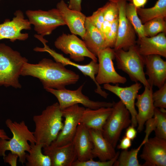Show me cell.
I'll return each instance as SVG.
<instances>
[{
  "label": "cell",
  "mask_w": 166,
  "mask_h": 166,
  "mask_svg": "<svg viewBox=\"0 0 166 166\" xmlns=\"http://www.w3.org/2000/svg\"><path fill=\"white\" fill-rule=\"evenodd\" d=\"M125 14L127 18L137 34L139 38L145 37L143 24L137 14L136 8L132 3H127Z\"/></svg>",
  "instance_id": "f546056e"
},
{
  "label": "cell",
  "mask_w": 166,
  "mask_h": 166,
  "mask_svg": "<svg viewBox=\"0 0 166 166\" xmlns=\"http://www.w3.org/2000/svg\"><path fill=\"white\" fill-rule=\"evenodd\" d=\"M153 87H144L142 93L137 95L135 105L138 109L136 117L137 130L140 132L143 130L146 121L152 117L155 107L152 98Z\"/></svg>",
  "instance_id": "ffe728a7"
},
{
  "label": "cell",
  "mask_w": 166,
  "mask_h": 166,
  "mask_svg": "<svg viewBox=\"0 0 166 166\" xmlns=\"http://www.w3.org/2000/svg\"><path fill=\"white\" fill-rule=\"evenodd\" d=\"M85 109L76 104L61 110L65 118L63 128L51 145L61 146L72 142Z\"/></svg>",
  "instance_id": "30bf717a"
},
{
  "label": "cell",
  "mask_w": 166,
  "mask_h": 166,
  "mask_svg": "<svg viewBox=\"0 0 166 166\" xmlns=\"http://www.w3.org/2000/svg\"><path fill=\"white\" fill-rule=\"evenodd\" d=\"M132 145V140L126 136H124L120 141L117 148L123 150H128Z\"/></svg>",
  "instance_id": "74e56055"
},
{
  "label": "cell",
  "mask_w": 166,
  "mask_h": 166,
  "mask_svg": "<svg viewBox=\"0 0 166 166\" xmlns=\"http://www.w3.org/2000/svg\"><path fill=\"white\" fill-rule=\"evenodd\" d=\"M100 8L104 17V22L101 32L105 38V36L109 30L112 23L118 18V9L116 3L112 0H108L104 5Z\"/></svg>",
  "instance_id": "83f0119b"
},
{
  "label": "cell",
  "mask_w": 166,
  "mask_h": 166,
  "mask_svg": "<svg viewBox=\"0 0 166 166\" xmlns=\"http://www.w3.org/2000/svg\"><path fill=\"white\" fill-rule=\"evenodd\" d=\"M87 19L101 32L104 22V17L100 8L94 12L91 15L87 17Z\"/></svg>",
  "instance_id": "d590c367"
},
{
  "label": "cell",
  "mask_w": 166,
  "mask_h": 166,
  "mask_svg": "<svg viewBox=\"0 0 166 166\" xmlns=\"http://www.w3.org/2000/svg\"><path fill=\"white\" fill-rule=\"evenodd\" d=\"M21 75L38 78L45 89H64L67 86L76 84L80 78L78 74L66 69L61 63L47 58L36 64L26 63Z\"/></svg>",
  "instance_id": "6da1fadb"
},
{
  "label": "cell",
  "mask_w": 166,
  "mask_h": 166,
  "mask_svg": "<svg viewBox=\"0 0 166 166\" xmlns=\"http://www.w3.org/2000/svg\"><path fill=\"white\" fill-rule=\"evenodd\" d=\"M18 158V156L17 154L10 152L6 155L3 157V159L5 163L8 164L10 166H16Z\"/></svg>",
  "instance_id": "8d00e7d4"
},
{
  "label": "cell",
  "mask_w": 166,
  "mask_h": 166,
  "mask_svg": "<svg viewBox=\"0 0 166 166\" xmlns=\"http://www.w3.org/2000/svg\"><path fill=\"white\" fill-rule=\"evenodd\" d=\"M54 44L57 49L69 54L70 58L74 61H82L86 57L97 61V57L89 50L83 40L76 35L63 33L56 39Z\"/></svg>",
  "instance_id": "8fae6325"
},
{
  "label": "cell",
  "mask_w": 166,
  "mask_h": 166,
  "mask_svg": "<svg viewBox=\"0 0 166 166\" xmlns=\"http://www.w3.org/2000/svg\"><path fill=\"white\" fill-rule=\"evenodd\" d=\"M56 8L71 34L79 36L83 39L85 32L87 17L81 11L70 9L63 0L57 3Z\"/></svg>",
  "instance_id": "ac0fdd59"
},
{
  "label": "cell",
  "mask_w": 166,
  "mask_h": 166,
  "mask_svg": "<svg viewBox=\"0 0 166 166\" xmlns=\"http://www.w3.org/2000/svg\"><path fill=\"white\" fill-rule=\"evenodd\" d=\"M140 156L143 166H166V139L156 136L149 138L143 145Z\"/></svg>",
  "instance_id": "9a60e30c"
},
{
  "label": "cell",
  "mask_w": 166,
  "mask_h": 166,
  "mask_svg": "<svg viewBox=\"0 0 166 166\" xmlns=\"http://www.w3.org/2000/svg\"><path fill=\"white\" fill-rule=\"evenodd\" d=\"M152 98L155 107L166 108V83L158 90L153 92Z\"/></svg>",
  "instance_id": "e575fe53"
},
{
  "label": "cell",
  "mask_w": 166,
  "mask_h": 166,
  "mask_svg": "<svg viewBox=\"0 0 166 166\" xmlns=\"http://www.w3.org/2000/svg\"><path fill=\"white\" fill-rule=\"evenodd\" d=\"M62 110L58 102L48 106L40 114L33 117L36 144L48 146L57 138L63 126Z\"/></svg>",
  "instance_id": "7a4b0ae2"
},
{
  "label": "cell",
  "mask_w": 166,
  "mask_h": 166,
  "mask_svg": "<svg viewBox=\"0 0 166 166\" xmlns=\"http://www.w3.org/2000/svg\"><path fill=\"white\" fill-rule=\"evenodd\" d=\"M43 44L44 47H38V52H45L48 53L56 61L61 63L65 66L69 65L76 67L84 75L89 77L94 82L97 86L95 90L96 93L104 98H106L108 97L109 94L102 89L100 85L98 84L96 80L95 75L97 74L98 69V64L97 61L92 60L87 64H79L70 61L69 59L64 57L62 54L58 53L54 50L50 49L46 43H44Z\"/></svg>",
  "instance_id": "5bb4252c"
},
{
  "label": "cell",
  "mask_w": 166,
  "mask_h": 166,
  "mask_svg": "<svg viewBox=\"0 0 166 166\" xmlns=\"http://www.w3.org/2000/svg\"><path fill=\"white\" fill-rule=\"evenodd\" d=\"M155 120V136L166 139V110L164 108H155L153 116Z\"/></svg>",
  "instance_id": "1f68e13d"
},
{
  "label": "cell",
  "mask_w": 166,
  "mask_h": 166,
  "mask_svg": "<svg viewBox=\"0 0 166 166\" xmlns=\"http://www.w3.org/2000/svg\"><path fill=\"white\" fill-rule=\"evenodd\" d=\"M113 110L104 124L102 131L104 137L115 148L123 129L131 123L128 110L121 101L115 102Z\"/></svg>",
  "instance_id": "8992f818"
},
{
  "label": "cell",
  "mask_w": 166,
  "mask_h": 166,
  "mask_svg": "<svg viewBox=\"0 0 166 166\" xmlns=\"http://www.w3.org/2000/svg\"><path fill=\"white\" fill-rule=\"evenodd\" d=\"M97 57L98 69L95 79L98 84H124L126 82V78L119 74L114 68L113 61L115 58L114 49L106 48L99 52Z\"/></svg>",
  "instance_id": "9c48e42d"
},
{
  "label": "cell",
  "mask_w": 166,
  "mask_h": 166,
  "mask_svg": "<svg viewBox=\"0 0 166 166\" xmlns=\"http://www.w3.org/2000/svg\"><path fill=\"white\" fill-rule=\"evenodd\" d=\"M137 45L138 51L143 56L157 55L166 57V33H161L152 37L138 39Z\"/></svg>",
  "instance_id": "7402d4cb"
},
{
  "label": "cell",
  "mask_w": 166,
  "mask_h": 166,
  "mask_svg": "<svg viewBox=\"0 0 166 166\" xmlns=\"http://www.w3.org/2000/svg\"><path fill=\"white\" fill-rule=\"evenodd\" d=\"M129 86L120 87L118 84L113 85L110 84H104V88L114 93L120 99L129 111L131 117V125L137 126L136 119L137 111L135 109V100L142 85L140 82H135Z\"/></svg>",
  "instance_id": "2e32d148"
},
{
  "label": "cell",
  "mask_w": 166,
  "mask_h": 166,
  "mask_svg": "<svg viewBox=\"0 0 166 166\" xmlns=\"http://www.w3.org/2000/svg\"><path fill=\"white\" fill-rule=\"evenodd\" d=\"M1 0H0V1H1Z\"/></svg>",
  "instance_id": "7bdbcfd3"
},
{
  "label": "cell",
  "mask_w": 166,
  "mask_h": 166,
  "mask_svg": "<svg viewBox=\"0 0 166 166\" xmlns=\"http://www.w3.org/2000/svg\"><path fill=\"white\" fill-rule=\"evenodd\" d=\"M144 57L146 69L145 74L148 76L147 79L149 85L160 88L166 83V61L157 55Z\"/></svg>",
  "instance_id": "e0dca14e"
},
{
  "label": "cell",
  "mask_w": 166,
  "mask_h": 166,
  "mask_svg": "<svg viewBox=\"0 0 166 166\" xmlns=\"http://www.w3.org/2000/svg\"><path fill=\"white\" fill-rule=\"evenodd\" d=\"M135 128L131 125L129 126L125 131V136L131 140H134L136 136L137 132Z\"/></svg>",
  "instance_id": "ab89813d"
},
{
  "label": "cell",
  "mask_w": 166,
  "mask_h": 166,
  "mask_svg": "<svg viewBox=\"0 0 166 166\" xmlns=\"http://www.w3.org/2000/svg\"><path fill=\"white\" fill-rule=\"evenodd\" d=\"M68 7L71 9L81 11V0H69Z\"/></svg>",
  "instance_id": "f35d334b"
},
{
  "label": "cell",
  "mask_w": 166,
  "mask_h": 166,
  "mask_svg": "<svg viewBox=\"0 0 166 166\" xmlns=\"http://www.w3.org/2000/svg\"><path fill=\"white\" fill-rule=\"evenodd\" d=\"M115 58L117 69L127 74L132 81L140 82L144 87H151L144 71V57L139 53L136 45L126 51L122 49L115 50Z\"/></svg>",
  "instance_id": "5b68a950"
},
{
  "label": "cell",
  "mask_w": 166,
  "mask_h": 166,
  "mask_svg": "<svg viewBox=\"0 0 166 166\" xmlns=\"http://www.w3.org/2000/svg\"><path fill=\"white\" fill-rule=\"evenodd\" d=\"M119 152H117L114 157L106 161H95L91 159L84 161H80L77 160L73 164L72 166H112L117 159L120 154Z\"/></svg>",
  "instance_id": "836d02e7"
},
{
  "label": "cell",
  "mask_w": 166,
  "mask_h": 166,
  "mask_svg": "<svg viewBox=\"0 0 166 166\" xmlns=\"http://www.w3.org/2000/svg\"><path fill=\"white\" fill-rule=\"evenodd\" d=\"M137 14L142 24L156 18H166V0H158L151 8H136Z\"/></svg>",
  "instance_id": "4316f807"
},
{
  "label": "cell",
  "mask_w": 166,
  "mask_h": 166,
  "mask_svg": "<svg viewBox=\"0 0 166 166\" xmlns=\"http://www.w3.org/2000/svg\"><path fill=\"white\" fill-rule=\"evenodd\" d=\"M85 32L82 39L89 50L96 57L101 50L106 48L105 38L101 32L86 18Z\"/></svg>",
  "instance_id": "d4e9b609"
},
{
  "label": "cell",
  "mask_w": 166,
  "mask_h": 166,
  "mask_svg": "<svg viewBox=\"0 0 166 166\" xmlns=\"http://www.w3.org/2000/svg\"><path fill=\"white\" fill-rule=\"evenodd\" d=\"M144 139L140 145L136 148L132 149L130 151L123 150L114 162V166H141L138 160V153L141 147L146 142Z\"/></svg>",
  "instance_id": "f1b7e54d"
},
{
  "label": "cell",
  "mask_w": 166,
  "mask_h": 166,
  "mask_svg": "<svg viewBox=\"0 0 166 166\" xmlns=\"http://www.w3.org/2000/svg\"><path fill=\"white\" fill-rule=\"evenodd\" d=\"M5 124L13 136L9 140L0 138V156L4 157L6 152L9 151L17 154L19 162L23 164L26 161V152L29 153L30 150L29 142L32 144L36 142L33 132L29 130L24 121L18 122L8 119Z\"/></svg>",
  "instance_id": "3957f363"
},
{
  "label": "cell",
  "mask_w": 166,
  "mask_h": 166,
  "mask_svg": "<svg viewBox=\"0 0 166 166\" xmlns=\"http://www.w3.org/2000/svg\"><path fill=\"white\" fill-rule=\"evenodd\" d=\"M25 14L38 34L43 37L50 34L58 27L65 25L57 8L47 11L29 10L26 11Z\"/></svg>",
  "instance_id": "ba28073f"
},
{
  "label": "cell",
  "mask_w": 166,
  "mask_h": 166,
  "mask_svg": "<svg viewBox=\"0 0 166 166\" xmlns=\"http://www.w3.org/2000/svg\"><path fill=\"white\" fill-rule=\"evenodd\" d=\"M72 142L78 160L84 161L93 159V145L89 130L80 123L77 127Z\"/></svg>",
  "instance_id": "44dd1931"
},
{
  "label": "cell",
  "mask_w": 166,
  "mask_h": 166,
  "mask_svg": "<svg viewBox=\"0 0 166 166\" xmlns=\"http://www.w3.org/2000/svg\"><path fill=\"white\" fill-rule=\"evenodd\" d=\"M166 18L159 17L150 20L143 24L145 37H152L161 33L166 32Z\"/></svg>",
  "instance_id": "4dcf8cb0"
},
{
  "label": "cell",
  "mask_w": 166,
  "mask_h": 166,
  "mask_svg": "<svg viewBox=\"0 0 166 166\" xmlns=\"http://www.w3.org/2000/svg\"><path fill=\"white\" fill-rule=\"evenodd\" d=\"M84 85V84L81 85L75 90L67 89L66 88L61 89L47 88L45 89L57 98L61 110L78 104H81L86 108L93 109L103 107H113L114 102L95 101L90 100L82 93Z\"/></svg>",
  "instance_id": "52a82bcc"
},
{
  "label": "cell",
  "mask_w": 166,
  "mask_h": 166,
  "mask_svg": "<svg viewBox=\"0 0 166 166\" xmlns=\"http://www.w3.org/2000/svg\"><path fill=\"white\" fill-rule=\"evenodd\" d=\"M43 148L44 154L48 156L51 160V166H72L77 160L72 142L58 146L50 144Z\"/></svg>",
  "instance_id": "d6986e66"
},
{
  "label": "cell",
  "mask_w": 166,
  "mask_h": 166,
  "mask_svg": "<svg viewBox=\"0 0 166 166\" xmlns=\"http://www.w3.org/2000/svg\"><path fill=\"white\" fill-rule=\"evenodd\" d=\"M30 150L26 156V166H51L49 156L42 152L43 145L40 144L30 143Z\"/></svg>",
  "instance_id": "484cf974"
},
{
  "label": "cell",
  "mask_w": 166,
  "mask_h": 166,
  "mask_svg": "<svg viewBox=\"0 0 166 166\" xmlns=\"http://www.w3.org/2000/svg\"><path fill=\"white\" fill-rule=\"evenodd\" d=\"M118 9V34L114 49L127 50L136 45L135 31L125 14L127 0H112Z\"/></svg>",
  "instance_id": "7c38bea8"
},
{
  "label": "cell",
  "mask_w": 166,
  "mask_h": 166,
  "mask_svg": "<svg viewBox=\"0 0 166 166\" xmlns=\"http://www.w3.org/2000/svg\"><path fill=\"white\" fill-rule=\"evenodd\" d=\"M27 59L18 51L0 43V86L21 88L19 78Z\"/></svg>",
  "instance_id": "277c9868"
},
{
  "label": "cell",
  "mask_w": 166,
  "mask_h": 166,
  "mask_svg": "<svg viewBox=\"0 0 166 166\" xmlns=\"http://www.w3.org/2000/svg\"><path fill=\"white\" fill-rule=\"evenodd\" d=\"M118 18L112 24L109 31L105 36V44L106 48L114 47L117 37Z\"/></svg>",
  "instance_id": "d6a6232c"
},
{
  "label": "cell",
  "mask_w": 166,
  "mask_h": 166,
  "mask_svg": "<svg viewBox=\"0 0 166 166\" xmlns=\"http://www.w3.org/2000/svg\"><path fill=\"white\" fill-rule=\"evenodd\" d=\"M93 148L94 158L97 157L101 161H106L113 159L117 152L112 145L103 136L102 132L89 129Z\"/></svg>",
  "instance_id": "603a6c76"
},
{
  "label": "cell",
  "mask_w": 166,
  "mask_h": 166,
  "mask_svg": "<svg viewBox=\"0 0 166 166\" xmlns=\"http://www.w3.org/2000/svg\"><path fill=\"white\" fill-rule=\"evenodd\" d=\"M0 138L9 140L10 138L7 135L4 130L0 128Z\"/></svg>",
  "instance_id": "b9f144b4"
},
{
  "label": "cell",
  "mask_w": 166,
  "mask_h": 166,
  "mask_svg": "<svg viewBox=\"0 0 166 166\" xmlns=\"http://www.w3.org/2000/svg\"><path fill=\"white\" fill-rule=\"evenodd\" d=\"M113 107H101L93 109H85L80 123L89 129L102 132L103 126L110 114Z\"/></svg>",
  "instance_id": "cb8c5ba5"
},
{
  "label": "cell",
  "mask_w": 166,
  "mask_h": 166,
  "mask_svg": "<svg viewBox=\"0 0 166 166\" xmlns=\"http://www.w3.org/2000/svg\"><path fill=\"white\" fill-rule=\"evenodd\" d=\"M148 0H132V4L136 8H141L147 3Z\"/></svg>",
  "instance_id": "60d3db41"
},
{
  "label": "cell",
  "mask_w": 166,
  "mask_h": 166,
  "mask_svg": "<svg viewBox=\"0 0 166 166\" xmlns=\"http://www.w3.org/2000/svg\"><path fill=\"white\" fill-rule=\"evenodd\" d=\"M14 15L12 20L6 19L0 24V40L7 39L14 42L16 40L25 41L29 38L28 34L21 32L22 30L31 29L28 20L25 18L23 13L20 10L16 11Z\"/></svg>",
  "instance_id": "4fadbf2b"
}]
</instances>
